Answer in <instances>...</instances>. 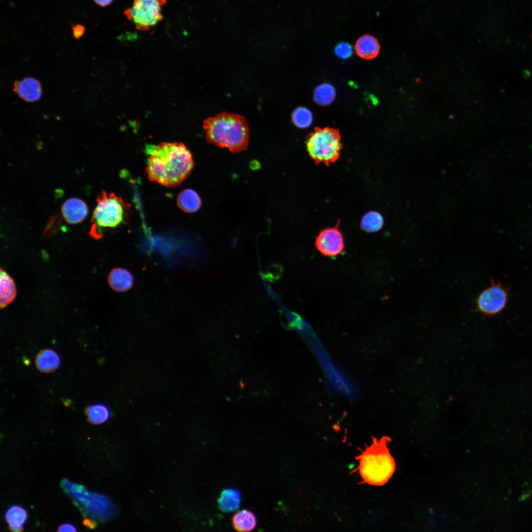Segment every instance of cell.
<instances>
[{
	"label": "cell",
	"instance_id": "cell-9",
	"mask_svg": "<svg viewBox=\"0 0 532 532\" xmlns=\"http://www.w3.org/2000/svg\"><path fill=\"white\" fill-rule=\"evenodd\" d=\"M507 300V294L499 284H492L484 290L477 299L480 311L486 315H493L501 311Z\"/></svg>",
	"mask_w": 532,
	"mask_h": 532
},
{
	"label": "cell",
	"instance_id": "cell-7",
	"mask_svg": "<svg viewBox=\"0 0 532 532\" xmlns=\"http://www.w3.org/2000/svg\"><path fill=\"white\" fill-rule=\"evenodd\" d=\"M166 2V0H133L124 13L137 29L147 31L163 19L162 10Z\"/></svg>",
	"mask_w": 532,
	"mask_h": 532
},
{
	"label": "cell",
	"instance_id": "cell-4",
	"mask_svg": "<svg viewBox=\"0 0 532 532\" xmlns=\"http://www.w3.org/2000/svg\"><path fill=\"white\" fill-rule=\"evenodd\" d=\"M60 485L84 516L104 522L117 515L116 506L107 496L91 492L66 478H63Z\"/></svg>",
	"mask_w": 532,
	"mask_h": 532
},
{
	"label": "cell",
	"instance_id": "cell-8",
	"mask_svg": "<svg viewBox=\"0 0 532 532\" xmlns=\"http://www.w3.org/2000/svg\"><path fill=\"white\" fill-rule=\"evenodd\" d=\"M339 225L338 221L335 226L322 230L316 236L315 246L322 255L335 257L344 252L345 241Z\"/></svg>",
	"mask_w": 532,
	"mask_h": 532
},
{
	"label": "cell",
	"instance_id": "cell-27",
	"mask_svg": "<svg viewBox=\"0 0 532 532\" xmlns=\"http://www.w3.org/2000/svg\"><path fill=\"white\" fill-rule=\"evenodd\" d=\"M83 524L87 528H89L90 529H95L97 526V523L96 521L88 517H86L83 520Z\"/></svg>",
	"mask_w": 532,
	"mask_h": 532
},
{
	"label": "cell",
	"instance_id": "cell-24",
	"mask_svg": "<svg viewBox=\"0 0 532 532\" xmlns=\"http://www.w3.org/2000/svg\"><path fill=\"white\" fill-rule=\"evenodd\" d=\"M334 51L336 55L343 59L349 58L353 51L351 45L345 42L338 43L335 47Z\"/></svg>",
	"mask_w": 532,
	"mask_h": 532
},
{
	"label": "cell",
	"instance_id": "cell-18",
	"mask_svg": "<svg viewBox=\"0 0 532 532\" xmlns=\"http://www.w3.org/2000/svg\"><path fill=\"white\" fill-rule=\"evenodd\" d=\"M240 501L239 492L232 488L224 490L218 499V506L224 512L235 511L239 507Z\"/></svg>",
	"mask_w": 532,
	"mask_h": 532
},
{
	"label": "cell",
	"instance_id": "cell-19",
	"mask_svg": "<svg viewBox=\"0 0 532 532\" xmlns=\"http://www.w3.org/2000/svg\"><path fill=\"white\" fill-rule=\"evenodd\" d=\"M233 526L239 532H248L253 530L257 524V519L254 513L250 510L243 509L237 511L233 516Z\"/></svg>",
	"mask_w": 532,
	"mask_h": 532
},
{
	"label": "cell",
	"instance_id": "cell-11",
	"mask_svg": "<svg viewBox=\"0 0 532 532\" xmlns=\"http://www.w3.org/2000/svg\"><path fill=\"white\" fill-rule=\"evenodd\" d=\"M61 212L64 218L68 223L75 224L84 220L88 214V209L84 201L72 198L63 203Z\"/></svg>",
	"mask_w": 532,
	"mask_h": 532
},
{
	"label": "cell",
	"instance_id": "cell-15",
	"mask_svg": "<svg viewBox=\"0 0 532 532\" xmlns=\"http://www.w3.org/2000/svg\"><path fill=\"white\" fill-rule=\"evenodd\" d=\"M5 519L9 530L14 532H22L28 519V512L25 508L18 505H13L8 508Z\"/></svg>",
	"mask_w": 532,
	"mask_h": 532
},
{
	"label": "cell",
	"instance_id": "cell-2",
	"mask_svg": "<svg viewBox=\"0 0 532 532\" xmlns=\"http://www.w3.org/2000/svg\"><path fill=\"white\" fill-rule=\"evenodd\" d=\"M202 127L209 143L227 148L233 153L247 149L250 132L243 116L223 112L205 119Z\"/></svg>",
	"mask_w": 532,
	"mask_h": 532
},
{
	"label": "cell",
	"instance_id": "cell-28",
	"mask_svg": "<svg viewBox=\"0 0 532 532\" xmlns=\"http://www.w3.org/2000/svg\"><path fill=\"white\" fill-rule=\"evenodd\" d=\"M98 5L101 6H106L110 4L113 0H93Z\"/></svg>",
	"mask_w": 532,
	"mask_h": 532
},
{
	"label": "cell",
	"instance_id": "cell-6",
	"mask_svg": "<svg viewBox=\"0 0 532 532\" xmlns=\"http://www.w3.org/2000/svg\"><path fill=\"white\" fill-rule=\"evenodd\" d=\"M306 146L308 155L316 164L329 166L340 156V134L335 128L317 127L307 136Z\"/></svg>",
	"mask_w": 532,
	"mask_h": 532
},
{
	"label": "cell",
	"instance_id": "cell-22",
	"mask_svg": "<svg viewBox=\"0 0 532 532\" xmlns=\"http://www.w3.org/2000/svg\"><path fill=\"white\" fill-rule=\"evenodd\" d=\"M314 100L316 103L321 106H326L331 104L335 97V91L334 87L329 83H323L315 89Z\"/></svg>",
	"mask_w": 532,
	"mask_h": 532
},
{
	"label": "cell",
	"instance_id": "cell-10",
	"mask_svg": "<svg viewBox=\"0 0 532 532\" xmlns=\"http://www.w3.org/2000/svg\"><path fill=\"white\" fill-rule=\"evenodd\" d=\"M13 90L19 97L28 102H34L38 100L42 94L40 83L33 77H26L21 80L13 83Z\"/></svg>",
	"mask_w": 532,
	"mask_h": 532
},
{
	"label": "cell",
	"instance_id": "cell-5",
	"mask_svg": "<svg viewBox=\"0 0 532 532\" xmlns=\"http://www.w3.org/2000/svg\"><path fill=\"white\" fill-rule=\"evenodd\" d=\"M130 206L121 197L103 191L97 197L91 219V234L100 238L104 230L116 229L127 224L129 221Z\"/></svg>",
	"mask_w": 532,
	"mask_h": 532
},
{
	"label": "cell",
	"instance_id": "cell-1",
	"mask_svg": "<svg viewBox=\"0 0 532 532\" xmlns=\"http://www.w3.org/2000/svg\"><path fill=\"white\" fill-rule=\"evenodd\" d=\"M147 177L161 185H179L190 174L194 166L190 151L182 143L163 142L146 146Z\"/></svg>",
	"mask_w": 532,
	"mask_h": 532
},
{
	"label": "cell",
	"instance_id": "cell-12",
	"mask_svg": "<svg viewBox=\"0 0 532 532\" xmlns=\"http://www.w3.org/2000/svg\"><path fill=\"white\" fill-rule=\"evenodd\" d=\"M108 282L110 287L114 291L119 292L130 290L133 284V277L127 269L117 267L111 270L108 277Z\"/></svg>",
	"mask_w": 532,
	"mask_h": 532
},
{
	"label": "cell",
	"instance_id": "cell-20",
	"mask_svg": "<svg viewBox=\"0 0 532 532\" xmlns=\"http://www.w3.org/2000/svg\"><path fill=\"white\" fill-rule=\"evenodd\" d=\"M85 414L89 422L100 425L106 422L110 416L109 408L102 403H96L86 407Z\"/></svg>",
	"mask_w": 532,
	"mask_h": 532
},
{
	"label": "cell",
	"instance_id": "cell-26",
	"mask_svg": "<svg viewBox=\"0 0 532 532\" xmlns=\"http://www.w3.org/2000/svg\"><path fill=\"white\" fill-rule=\"evenodd\" d=\"M77 531L76 526L69 523L62 524L57 530L58 532H77Z\"/></svg>",
	"mask_w": 532,
	"mask_h": 532
},
{
	"label": "cell",
	"instance_id": "cell-13",
	"mask_svg": "<svg viewBox=\"0 0 532 532\" xmlns=\"http://www.w3.org/2000/svg\"><path fill=\"white\" fill-rule=\"evenodd\" d=\"M355 50L361 58L371 60L377 56L380 51L379 43L374 37L370 35H364L356 41Z\"/></svg>",
	"mask_w": 532,
	"mask_h": 532
},
{
	"label": "cell",
	"instance_id": "cell-25",
	"mask_svg": "<svg viewBox=\"0 0 532 532\" xmlns=\"http://www.w3.org/2000/svg\"><path fill=\"white\" fill-rule=\"evenodd\" d=\"M72 34L76 39H79L82 37L85 32V28L81 24H76L72 27Z\"/></svg>",
	"mask_w": 532,
	"mask_h": 532
},
{
	"label": "cell",
	"instance_id": "cell-3",
	"mask_svg": "<svg viewBox=\"0 0 532 532\" xmlns=\"http://www.w3.org/2000/svg\"><path fill=\"white\" fill-rule=\"evenodd\" d=\"M390 440L387 436H383L379 440L373 437L372 443L356 457V459L359 460L357 469L364 483L382 486L392 476L396 464L387 447Z\"/></svg>",
	"mask_w": 532,
	"mask_h": 532
},
{
	"label": "cell",
	"instance_id": "cell-16",
	"mask_svg": "<svg viewBox=\"0 0 532 532\" xmlns=\"http://www.w3.org/2000/svg\"><path fill=\"white\" fill-rule=\"evenodd\" d=\"M179 208L186 213H194L200 207L201 200L198 194L194 190L186 189L182 191L177 198Z\"/></svg>",
	"mask_w": 532,
	"mask_h": 532
},
{
	"label": "cell",
	"instance_id": "cell-23",
	"mask_svg": "<svg viewBox=\"0 0 532 532\" xmlns=\"http://www.w3.org/2000/svg\"><path fill=\"white\" fill-rule=\"evenodd\" d=\"M292 120L297 127L305 128L309 127L312 122L311 111L304 107H299L292 113Z\"/></svg>",
	"mask_w": 532,
	"mask_h": 532
},
{
	"label": "cell",
	"instance_id": "cell-17",
	"mask_svg": "<svg viewBox=\"0 0 532 532\" xmlns=\"http://www.w3.org/2000/svg\"><path fill=\"white\" fill-rule=\"evenodd\" d=\"M0 301L1 308L5 307L11 303L16 296V288L13 279L7 273L0 269Z\"/></svg>",
	"mask_w": 532,
	"mask_h": 532
},
{
	"label": "cell",
	"instance_id": "cell-14",
	"mask_svg": "<svg viewBox=\"0 0 532 532\" xmlns=\"http://www.w3.org/2000/svg\"><path fill=\"white\" fill-rule=\"evenodd\" d=\"M60 364L58 353L53 349H45L36 355L35 365L37 369L44 373H50L56 370Z\"/></svg>",
	"mask_w": 532,
	"mask_h": 532
},
{
	"label": "cell",
	"instance_id": "cell-21",
	"mask_svg": "<svg viewBox=\"0 0 532 532\" xmlns=\"http://www.w3.org/2000/svg\"><path fill=\"white\" fill-rule=\"evenodd\" d=\"M384 222L383 217L380 213L375 211H370L363 216L360 225L365 232L374 233L382 229Z\"/></svg>",
	"mask_w": 532,
	"mask_h": 532
}]
</instances>
